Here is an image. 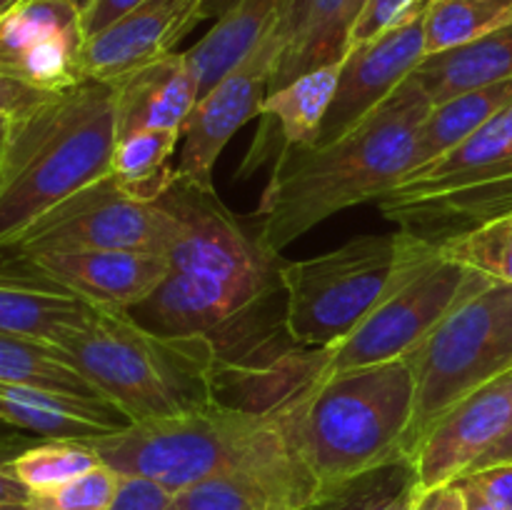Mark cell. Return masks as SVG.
<instances>
[{"mask_svg": "<svg viewBox=\"0 0 512 510\" xmlns=\"http://www.w3.org/2000/svg\"><path fill=\"white\" fill-rule=\"evenodd\" d=\"M178 218L168 250V278L148 300L128 310L130 318L163 335L220 338L263 310L280 285V258L265 250L258 230L208 188L175 178L160 195Z\"/></svg>", "mask_w": 512, "mask_h": 510, "instance_id": "6da1fadb", "label": "cell"}, {"mask_svg": "<svg viewBox=\"0 0 512 510\" xmlns=\"http://www.w3.org/2000/svg\"><path fill=\"white\" fill-rule=\"evenodd\" d=\"M430 108V98L410 75L333 143L283 148L258 208L265 250L280 258L315 225L385 198L413 170L418 130Z\"/></svg>", "mask_w": 512, "mask_h": 510, "instance_id": "7a4b0ae2", "label": "cell"}, {"mask_svg": "<svg viewBox=\"0 0 512 510\" xmlns=\"http://www.w3.org/2000/svg\"><path fill=\"white\" fill-rule=\"evenodd\" d=\"M115 143L110 80H80L13 120L0 160V253L55 205L108 178Z\"/></svg>", "mask_w": 512, "mask_h": 510, "instance_id": "3957f363", "label": "cell"}, {"mask_svg": "<svg viewBox=\"0 0 512 510\" xmlns=\"http://www.w3.org/2000/svg\"><path fill=\"white\" fill-rule=\"evenodd\" d=\"M50 345L130 423L218 403V350L208 335H163L123 310L93 308L85 323L63 330Z\"/></svg>", "mask_w": 512, "mask_h": 510, "instance_id": "277c9868", "label": "cell"}, {"mask_svg": "<svg viewBox=\"0 0 512 510\" xmlns=\"http://www.w3.org/2000/svg\"><path fill=\"white\" fill-rule=\"evenodd\" d=\"M413 400L410 360L395 358L318 378L280 413L300 463L328 488L408 458Z\"/></svg>", "mask_w": 512, "mask_h": 510, "instance_id": "5b68a950", "label": "cell"}, {"mask_svg": "<svg viewBox=\"0 0 512 510\" xmlns=\"http://www.w3.org/2000/svg\"><path fill=\"white\" fill-rule=\"evenodd\" d=\"M85 443L115 473L155 480L170 493L238 470L310 475L290 445L280 408L250 413L215 403L195 413L130 423Z\"/></svg>", "mask_w": 512, "mask_h": 510, "instance_id": "8992f818", "label": "cell"}, {"mask_svg": "<svg viewBox=\"0 0 512 510\" xmlns=\"http://www.w3.org/2000/svg\"><path fill=\"white\" fill-rule=\"evenodd\" d=\"M405 358L415 385L405 455L415 460L455 403L512 370V285L490 280L465 295Z\"/></svg>", "mask_w": 512, "mask_h": 510, "instance_id": "52a82bcc", "label": "cell"}, {"mask_svg": "<svg viewBox=\"0 0 512 510\" xmlns=\"http://www.w3.org/2000/svg\"><path fill=\"white\" fill-rule=\"evenodd\" d=\"M400 235L403 250L388 288L343 340L323 348L318 378L405 358L465 295L490 283L438 248Z\"/></svg>", "mask_w": 512, "mask_h": 510, "instance_id": "ba28073f", "label": "cell"}, {"mask_svg": "<svg viewBox=\"0 0 512 510\" xmlns=\"http://www.w3.org/2000/svg\"><path fill=\"white\" fill-rule=\"evenodd\" d=\"M403 235H360L330 253L280 260L283 325L303 348H330L368 315L398 268Z\"/></svg>", "mask_w": 512, "mask_h": 510, "instance_id": "9c48e42d", "label": "cell"}, {"mask_svg": "<svg viewBox=\"0 0 512 510\" xmlns=\"http://www.w3.org/2000/svg\"><path fill=\"white\" fill-rule=\"evenodd\" d=\"M178 218L160 203L125 193L113 175L78 190L25 230L8 250L35 255L45 250H135L168 255Z\"/></svg>", "mask_w": 512, "mask_h": 510, "instance_id": "30bf717a", "label": "cell"}, {"mask_svg": "<svg viewBox=\"0 0 512 510\" xmlns=\"http://www.w3.org/2000/svg\"><path fill=\"white\" fill-rule=\"evenodd\" d=\"M378 205L400 233L430 248H443L450 240L512 213V158L410 173Z\"/></svg>", "mask_w": 512, "mask_h": 510, "instance_id": "8fae6325", "label": "cell"}, {"mask_svg": "<svg viewBox=\"0 0 512 510\" xmlns=\"http://www.w3.org/2000/svg\"><path fill=\"white\" fill-rule=\"evenodd\" d=\"M280 53L283 43L275 28L225 78H220L203 98H198L183 128V148L175 165L178 178L198 188H215V163L233 135L263 110Z\"/></svg>", "mask_w": 512, "mask_h": 510, "instance_id": "7c38bea8", "label": "cell"}, {"mask_svg": "<svg viewBox=\"0 0 512 510\" xmlns=\"http://www.w3.org/2000/svg\"><path fill=\"white\" fill-rule=\"evenodd\" d=\"M425 15L428 8H415L378 38L345 50L338 88L315 145L333 143L348 133L413 75L425 58Z\"/></svg>", "mask_w": 512, "mask_h": 510, "instance_id": "4fadbf2b", "label": "cell"}, {"mask_svg": "<svg viewBox=\"0 0 512 510\" xmlns=\"http://www.w3.org/2000/svg\"><path fill=\"white\" fill-rule=\"evenodd\" d=\"M85 35L68 0H25L0 18V73L40 90L80 83Z\"/></svg>", "mask_w": 512, "mask_h": 510, "instance_id": "5bb4252c", "label": "cell"}, {"mask_svg": "<svg viewBox=\"0 0 512 510\" xmlns=\"http://www.w3.org/2000/svg\"><path fill=\"white\" fill-rule=\"evenodd\" d=\"M512 420V370L455 403L435 423L415 455L420 488L463 478L498 443Z\"/></svg>", "mask_w": 512, "mask_h": 510, "instance_id": "9a60e30c", "label": "cell"}, {"mask_svg": "<svg viewBox=\"0 0 512 510\" xmlns=\"http://www.w3.org/2000/svg\"><path fill=\"white\" fill-rule=\"evenodd\" d=\"M28 258L93 308L123 313L148 300L170 270L165 255L135 250H45Z\"/></svg>", "mask_w": 512, "mask_h": 510, "instance_id": "2e32d148", "label": "cell"}, {"mask_svg": "<svg viewBox=\"0 0 512 510\" xmlns=\"http://www.w3.org/2000/svg\"><path fill=\"white\" fill-rule=\"evenodd\" d=\"M200 23V0H148L103 33L85 40L80 73L93 80L118 78L178 48L180 40Z\"/></svg>", "mask_w": 512, "mask_h": 510, "instance_id": "e0dca14e", "label": "cell"}, {"mask_svg": "<svg viewBox=\"0 0 512 510\" xmlns=\"http://www.w3.org/2000/svg\"><path fill=\"white\" fill-rule=\"evenodd\" d=\"M115 105V130L125 138L138 130L183 133L195 103L198 85L185 53L170 50L110 80Z\"/></svg>", "mask_w": 512, "mask_h": 510, "instance_id": "ac0fdd59", "label": "cell"}, {"mask_svg": "<svg viewBox=\"0 0 512 510\" xmlns=\"http://www.w3.org/2000/svg\"><path fill=\"white\" fill-rule=\"evenodd\" d=\"M93 305L50 278L30 258L0 253V333L53 343L85 323Z\"/></svg>", "mask_w": 512, "mask_h": 510, "instance_id": "d6986e66", "label": "cell"}, {"mask_svg": "<svg viewBox=\"0 0 512 510\" xmlns=\"http://www.w3.org/2000/svg\"><path fill=\"white\" fill-rule=\"evenodd\" d=\"M0 420L40 440H93L123 430L130 420L108 400L0 383Z\"/></svg>", "mask_w": 512, "mask_h": 510, "instance_id": "ffe728a7", "label": "cell"}, {"mask_svg": "<svg viewBox=\"0 0 512 510\" xmlns=\"http://www.w3.org/2000/svg\"><path fill=\"white\" fill-rule=\"evenodd\" d=\"M290 3L293 0H235L233 8L220 15L218 23L193 48L185 50L198 98L283 23Z\"/></svg>", "mask_w": 512, "mask_h": 510, "instance_id": "44dd1931", "label": "cell"}, {"mask_svg": "<svg viewBox=\"0 0 512 510\" xmlns=\"http://www.w3.org/2000/svg\"><path fill=\"white\" fill-rule=\"evenodd\" d=\"M345 8H348V0H293L290 3L283 23L278 25L283 53L275 65L270 90L320 65L343 60L348 50Z\"/></svg>", "mask_w": 512, "mask_h": 510, "instance_id": "7402d4cb", "label": "cell"}, {"mask_svg": "<svg viewBox=\"0 0 512 510\" xmlns=\"http://www.w3.org/2000/svg\"><path fill=\"white\" fill-rule=\"evenodd\" d=\"M413 78L433 105L512 80V25L470 43L425 55L413 70Z\"/></svg>", "mask_w": 512, "mask_h": 510, "instance_id": "603a6c76", "label": "cell"}, {"mask_svg": "<svg viewBox=\"0 0 512 510\" xmlns=\"http://www.w3.org/2000/svg\"><path fill=\"white\" fill-rule=\"evenodd\" d=\"M310 475L223 473L173 493L168 510H303L318 495Z\"/></svg>", "mask_w": 512, "mask_h": 510, "instance_id": "cb8c5ba5", "label": "cell"}, {"mask_svg": "<svg viewBox=\"0 0 512 510\" xmlns=\"http://www.w3.org/2000/svg\"><path fill=\"white\" fill-rule=\"evenodd\" d=\"M510 103L512 80H505V83L473 90V93L458 95V98H450L445 103L433 105L428 118L423 120V125L418 130L413 170L425 168L435 158L458 148L463 140H468L483 125H488L495 115L503 113Z\"/></svg>", "mask_w": 512, "mask_h": 510, "instance_id": "d4e9b609", "label": "cell"}, {"mask_svg": "<svg viewBox=\"0 0 512 510\" xmlns=\"http://www.w3.org/2000/svg\"><path fill=\"white\" fill-rule=\"evenodd\" d=\"M340 60L308 70L290 83L270 90L260 115L280 125L285 148H310L318 143L320 128L338 88Z\"/></svg>", "mask_w": 512, "mask_h": 510, "instance_id": "484cf974", "label": "cell"}, {"mask_svg": "<svg viewBox=\"0 0 512 510\" xmlns=\"http://www.w3.org/2000/svg\"><path fill=\"white\" fill-rule=\"evenodd\" d=\"M178 140H183L178 130H138L118 138L110 175L133 198L158 203L160 195L178 178V168L170 163Z\"/></svg>", "mask_w": 512, "mask_h": 510, "instance_id": "4316f807", "label": "cell"}, {"mask_svg": "<svg viewBox=\"0 0 512 510\" xmlns=\"http://www.w3.org/2000/svg\"><path fill=\"white\" fill-rule=\"evenodd\" d=\"M418 488L415 460L403 458L320 488L303 510H410Z\"/></svg>", "mask_w": 512, "mask_h": 510, "instance_id": "83f0119b", "label": "cell"}, {"mask_svg": "<svg viewBox=\"0 0 512 510\" xmlns=\"http://www.w3.org/2000/svg\"><path fill=\"white\" fill-rule=\"evenodd\" d=\"M0 383L33 385L55 393L105 400L73 365L60 358L53 345L18 335L0 333Z\"/></svg>", "mask_w": 512, "mask_h": 510, "instance_id": "f1b7e54d", "label": "cell"}, {"mask_svg": "<svg viewBox=\"0 0 512 510\" xmlns=\"http://www.w3.org/2000/svg\"><path fill=\"white\" fill-rule=\"evenodd\" d=\"M512 25V0H438L425 15V55Z\"/></svg>", "mask_w": 512, "mask_h": 510, "instance_id": "f546056e", "label": "cell"}, {"mask_svg": "<svg viewBox=\"0 0 512 510\" xmlns=\"http://www.w3.org/2000/svg\"><path fill=\"white\" fill-rule=\"evenodd\" d=\"M95 465H100V458L83 440H40L5 460L3 468L30 493H40L88 473Z\"/></svg>", "mask_w": 512, "mask_h": 510, "instance_id": "4dcf8cb0", "label": "cell"}, {"mask_svg": "<svg viewBox=\"0 0 512 510\" xmlns=\"http://www.w3.org/2000/svg\"><path fill=\"white\" fill-rule=\"evenodd\" d=\"M438 250L475 273L512 285V213L490 220Z\"/></svg>", "mask_w": 512, "mask_h": 510, "instance_id": "1f68e13d", "label": "cell"}, {"mask_svg": "<svg viewBox=\"0 0 512 510\" xmlns=\"http://www.w3.org/2000/svg\"><path fill=\"white\" fill-rule=\"evenodd\" d=\"M118 483L120 473L100 463L58 488L30 493L28 505H33L35 510H108Z\"/></svg>", "mask_w": 512, "mask_h": 510, "instance_id": "d6a6232c", "label": "cell"}, {"mask_svg": "<svg viewBox=\"0 0 512 510\" xmlns=\"http://www.w3.org/2000/svg\"><path fill=\"white\" fill-rule=\"evenodd\" d=\"M415 10V0H368L355 18L353 28L348 35V48L350 45L365 43L370 38H378L388 28L405 18L408 13Z\"/></svg>", "mask_w": 512, "mask_h": 510, "instance_id": "836d02e7", "label": "cell"}, {"mask_svg": "<svg viewBox=\"0 0 512 510\" xmlns=\"http://www.w3.org/2000/svg\"><path fill=\"white\" fill-rule=\"evenodd\" d=\"M173 493L160 483L140 475H120L118 490L108 510H168Z\"/></svg>", "mask_w": 512, "mask_h": 510, "instance_id": "e575fe53", "label": "cell"}, {"mask_svg": "<svg viewBox=\"0 0 512 510\" xmlns=\"http://www.w3.org/2000/svg\"><path fill=\"white\" fill-rule=\"evenodd\" d=\"M58 93V90H55ZM53 90H40L25 80L0 73V120H20L45 103Z\"/></svg>", "mask_w": 512, "mask_h": 510, "instance_id": "d590c367", "label": "cell"}, {"mask_svg": "<svg viewBox=\"0 0 512 510\" xmlns=\"http://www.w3.org/2000/svg\"><path fill=\"white\" fill-rule=\"evenodd\" d=\"M143 3H148V0H93L90 8L80 15L85 40L103 33L105 28H110V25H115L118 20H123L125 15L138 10Z\"/></svg>", "mask_w": 512, "mask_h": 510, "instance_id": "8d00e7d4", "label": "cell"}, {"mask_svg": "<svg viewBox=\"0 0 512 510\" xmlns=\"http://www.w3.org/2000/svg\"><path fill=\"white\" fill-rule=\"evenodd\" d=\"M468 478H473L495 510H512V463L475 470Z\"/></svg>", "mask_w": 512, "mask_h": 510, "instance_id": "74e56055", "label": "cell"}, {"mask_svg": "<svg viewBox=\"0 0 512 510\" xmlns=\"http://www.w3.org/2000/svg\"><path fill=\"white\" fill-rule=\"evenodd\" d=\"M410 510H465L463 490L458 480L435 485V488H418Z\"/></svg>", "mask_w": 512, "mask_h": 510, "instance_id": "f35d334b", "label": "cell"}, {"mask_svg": "<svg viewBox=\"0 0 512 510\" xmlns=\"http://www.w3.org/2000/svg\"><path fill=\"white\" fill-rule=\"evenodd\" d=\"M505 463H512V420H510L508 430H505V433L498 438V443H495L490 450H485V453L475 460L473 468H470L465 475L475 473V470L493 468V465H505Z\"/></svg>", "mask_w": 512, "mask_h": 510, "instance_id": "ab89813d", "label": "cell"}, {"mask_svg": "<svg viewBox=\"0 0 512 510\" xmlns=\"http://www.w3.org/2000/svg\"><path fill=\"white\" fill-rule=\"evenodd\" d=\"M28 445L30 435H23L20 430L10 428L8 423L0 420V465L13 458V455H18L23 448H28Z\"/></svg>", "mask_w": 512, "mask_h": 510, "instance_id": "60d3db41", "label": "cell"}, {"mask_svg": "<svg viewBox=\"0 0 512 510\" xmlns=\"http://www.w3.org/2000/svg\"><path fill=\"white\" fill-rule=\"evenodd\" d=\"M30 490L0 465V503H28Z\"/></svg>", "mask_w": 512, "mask_h": 510, "instance_id": "b9f144b4", "label": "cell"}, {"mask_svg": "<svg viewBox=\"0 0 512 510\" xmlns=\"http://www.w3.org/2000/svg\"><path fill=\"white\" fill-rule=\"evenodd\" d=\"M458 483L460 490H463L465 510H495L493 505H490V500L483 495V490L473 483V478L463 475V478H458Z\"/></svg>", "mask_w": 512, "mask_h": 510, "instance_id": "7bdbcfd3", "label": "cell"}, {"mask_svg": "<svg viewBox=\"0 0 512 510\" xmlns=\"http://www.w3.org/2000/svg\"><path fill=\"white\" fill-rule=\"evenodd\" d=\"M365 3H368V0H348V8H345V28H348V35H350V28H353L355 18L360 15V10H363Z\"/></svg>", "mask_w": 512, "mask_h": 510, "instance_id": "ee69618b", "label": "cell"}, {"mask_svg": "<svg viewBox=\"0 0 512 510\" xmlns=\"http://www.w3.org/2000/svg\"><path fill=\"white\" fill-rule=\"evenodd\" d=\"M8 135H10V120H0V160H3L5 145H8Z\"/></svg>", "mask_w": 512, "mask_h": 510, "instance_id": "f6af8a7d", "label": "cell"}, {"mask_svg": "<svg viewBox=\"0 0 512 510\" xmlns=\"http://www.w3.org/2000/svg\"><path fill=\"white\" fill-rule=\"evenodd\" d=\"M20 3H25V0H0V18H3V15H8L10 10L18 8Z\"/></svg>", "mask_w": 512, "mask_h": 510, "instance_id": "bcb514c9", "label": "cell"}, {"mask_svg": "<svg viewBox=\"0 0 512 510\" xmlns=\"http://www.w3.org/2000/svg\"><path fill=\"white\" fill-rule=\"evenodd\" d=\"M0 510H35L28 503H0Z\"/></svg>", "mask_w": 512, "mask_h": 510, "instance_id": "7dc6e473", "label": "cell"}, {"mask_svg": "<svg viewBox=\"0 0 512 510\" xmlns=\"http://www.w3.org/2000/svg\"><path fill=\"white\" fill-rule=\"evenodd\" d=\"M70 5H73V8H78L80 10V15L85 13V10L90 8V3H93V0H68Z\"/></svg>", "mask_w": 512, "mask_h": 510, "instance_id": "c3c4849f", "label": "cell"}, {"mask_svg": "<svg viewBox=\"0 0 512 510\" xmlns=\"http://www.w3.org/2000/svg\"><path fill=\"white\" fill-rule=\"evenodd\" d=\"M438 0H415V8H430V5H435Z\"/></svg>", "mask_w": 512, "mask_h": 510, "instance_id": "681fc988", "label": "cell"}]
</instances>
